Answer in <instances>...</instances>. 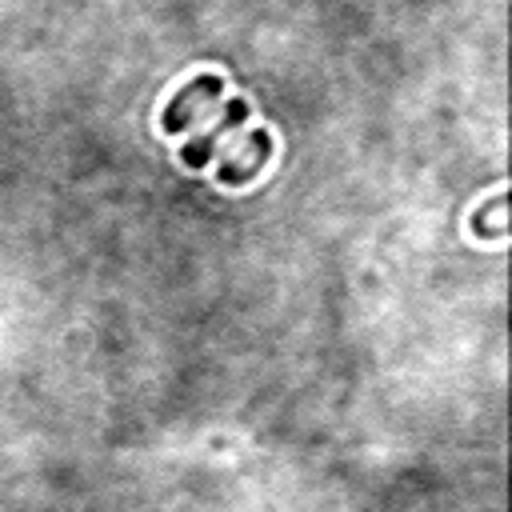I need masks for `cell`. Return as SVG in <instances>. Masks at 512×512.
Listing matches in <instances>:
<instances>
[{
	"label": "cell",
	"mask_w": 512,
	"mask_h": 512,
	"mask_svg": "<svg viewBox=\"0 0 512 512\" xmlns=\"http://www.w3.org/2000/svg\"><path fill=\"white\" fill-rule=\"evenodd\" d=\"M224 96V76H216V72H200V76H192L168 104H164V112H160V128L164 132H184V128H192L216 100Z\"/></svg>",
	"instance_id": "obj_1"
},
{
	"label": "cell",
	"mask_w": 512,
	"mask_h": 512,
	"mask_svg": "<svg viewBox=\"0 0 512 512\" xmlns=\"http://www.w3.org/2000/svg\"><path fill=\"white\" fill-rule=\"evenodd\" d=\"M252 116V104L244 100V96H232V100H224V108H220V116L200 132V136H192L188 144H184V152H180V160H184V168H204L212 156H216V148L244 124Z\"/></svg>",
	"instance_id": "obj_2"
},
{
	"label": "cell",
	"mask_w": 512,
	"mask_h": 512,
	"mask_svg": "<svg viewBox=\"0 0 512 512\" xmlns=\"http://www.w3.org/2000/svg\"><path fill=\"white\" fill-rule=\"evenodd\" d=\"M268 156H272V136H268V128H252V132L244 136V144L216 168V180H220L224 188H240V184H248V180L268 164Z\"/></svg>",
	"instance_id": "obj_3"
},
{
	"label": "cell",
	"mask_w": 512,
	"mask_h": 512,
	"mask_svg": "<svg viewBox=\"0 0 512 512\" xmlns=\"http://www.w3.org/2000/svg\"><path fill=\"white\" fill-rule=\"evenodd\" d=\"M472 232L484 240H504V232H508V196L504 192H496L484 208L472 212Z\"/></svg>",
	"instance_id": "obj_4"
}]
</instances>
